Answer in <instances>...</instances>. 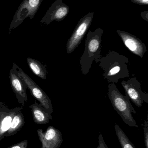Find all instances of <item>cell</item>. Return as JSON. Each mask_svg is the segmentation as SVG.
<instances>
[{
	"label": "cell",
	"instance_id": "cell-4",
	"mask_svg": "<svg viewBox=\"0 0 148 148\" xmlns=\"http://www.w3.org/2000/svg\"><path fill=\"white\" fill-rule=\"evenodd\" d=\"M43 0H23L14 14L9 28V34L21 25L27 18L33 19Z\"/></svg>",
	"mask_w": 148,
	"mask_h": 148
},
{
	"label": "cell",
	"instance_id": "cell-16",
	"mask_svg": "<svg viewBox=\"0 0 148 148\" xmlns=\"http://www.w3.org/2000/svg\"><path fill=\"white\" fill-rule=\"evenodd\" d=\"M115 130L122 148H136L134 145L130 141L124 131L118 124H116L115 125Z\"/></svg>",
	"mask_w": 148,
	"mask_h": 148
},
{
	"label": "cell",
	"instance_id": "cell-15",
	"mask_svg": "<svg viewBox=\"0 0 148 148\" xmlns=\"http://www.w3.org/2000/svg\"><path fill=\"white\" fill-rule=\"evenodd\" d=\"M24 122V118L22 113L21 112H17L13 117L10 127L5 134L7 136L14 135L22 127Z\"/></svg>",
	"mask_w": 148,
	"mask_h": 148
},
{
	"label": "cell",
	"instance_id": "cell-9",
	"mask_svg": "<svg viewBox=\"0 0 148 148\" xmlns=\"http://www.w3.org/2000/svg\"><path fill=\"white\" fill-rule=\"evenodd\" d=\"M70 8L63 0H56L50 7L41 21V23L49 25L53 21H63L68 14Z\"/></svg>",
	"mask_w": 148,
	"mask_h": 148
},
{
	"label": "cell",
	"instance_id": "cell-21",
	"mask_svg": "<svg viewBox=\"0 0 148 148\" xmlns=\"http://www.w3.org/2000/svg\"><path fill=\"white\" fill-rule=\"evenodd\" d=\"M141 16L143 20H145L148 22V11H143L141 13Z\"/></svg>",
	"mask_w": 148,
	"mask_h": 148
},
{
	"label": "cell",
	"instance_id": "cell-18",
	"mask_svg": "<svg viewBox=\"0 0 148 148\" xmlns=\"http://www.w3.org/2000/svg\"><path fill=\"white\" fill-rule=\"evenodd\" d=\"M28 141L27 140H25L8 148H27L28 147Z\"/></svg>",
	"mask_w": 148,
	"mask_h": 148
},
{
	"label": "cell",
	"instance_id": "cell-20",
	"mask_svg": "<svg viewBox=\"0 0 148 148\" xmlns=\"http://www.w3.org/2000/svg\"><path fill=\"white\" fill-rule=\"evenodd\" d=\"M131 2L140 5H147L148 0H131Z\"/></svg>",
	"mask_w": 148,
	"mask_h": 148
},
{
	"label": "cell",
	"instance_id": "cell-1",
	"mask_svg": "<svg viewBox=\"0 0 148 148\" xmlns=\"http://www.w3.org/2000/svg\"><path fill=\"white\" fill-rule=\"evenodd\" d=\"M129 61L127 57L114 51H110L104 57H101L99 67L104 71L103 78L111 83H117L119 80L129 76Z\"/></svg>",
	"mask_w": 148,
	"mask_h": 148
},
{
	"label": "cell",
	"instance_id": "cell-6",
	"mask_svg": "<svg viewBox=\"0 0 148 148\" xmlns=\"http://www.w3.org/2000/svg\"><path fill=\"white\" fill-rule=\"evenodd\" d=\"M94 12L89 13L82 17L76 26L74 32L67 43V52L73 53L81 42L92 23Z\"/></svg>",
	"mask_w": 148,
	"mask_h": 148
},
{
	"label": "cell",
	"instance_id": "cell-12",
	"mask_svg": "<svg viewBox=\"0 0 148 148\" xmlns=\"http://www.w3.org/2000/svg\"><path fill=\"white\" fill-rule=\"evenodd\" d=\"M33 115V120L35 123L37 124H45L52 120L51 114L48 112L40 104L35 102L29 106Z\"/></svg>",
	"mask_w": 148,
	"mask_h": 148
},
{
	"label": "cell",
	"instance_id": "cell-2",
	"mask_svg": "<svg viewBox=\"0 0 148 148\" xmlns=\"http://www.w3.org/2000/svg\"><path fill=\"white\" fill-rule=\"evenodd\" d=\"M103 29L98 28L92 32L89 30L85 41L84 52L80 58L81 71L83 75L88 73L95 61L99 63L101 58V44Z\"/></svg>",
	"mask_w": 148,
	"mask_h": 148
},
{
	"label": "cell",
	"instance_id": "cell-10",
	"mask_svg": "<svg viewBox=\"0 0 148 148\" xmlns=\"http://www.w3.org/2000/svg\"><path fill=\"white\" fill-rule=\"evenodd\" d=\"M17 66V64L15 62H13L12 68L10 70L9 79L10 85L18 102L23 106H24L28 100L26 93L27 87L18 75Z\"/></svg>",
	"mask_w": 148,
	"mask_h": 148
},
{
	"label": "cell",
	"instance_id": "cell-11",
	"mask_svg": "<svg viewBox=\"0 0 148 148\" xmlns=\"http://www.w3.org/2000/svg\"><path fill=\"white\" fill-rule=\"evenodd\" d=\"M117 34L126 47L134 54L142 58L147 52L146 45L135 36L128 32L117 30Z\"/></svg>",
	"mask_w": 148,
	"mask_h": 148
},
{
	"label": "cell",
	"instance_id": "cell-13",
	"mask_svg": "<svg viewBox=\"0 0 148 148\" xmlns=\"http://www.w3.org/2000/svg\"><path fill=\"white\" fill-rule=\"evenodd\" d=\"M21 108H17L8 112L0 113V138L8 130L14 116Z\"/></svg>",
	"mask_w": 148,
	"mask_h": 148
},
{
	"label": "cell",
	"instance_id": "cell-17",
	"mask_svg": "<svg viewBox=\"0 0 148 148\" xmlns=\"http://www.w3.org/2000/svg\"><path fill=\"white\" fill-rule=\"evenodd\" d=\"M143 125H144L143 130H144L145 147H146V148H148V124L147 121L145 122Z\"/></svg>",
	"mask_w": 148,
	"mask_h": 148
},
{
	"label": "cell",
	"instance_id": "cell-8",
	"mask_svg": "<svg viewBox=\"0 0 148 148\" xmlns=\"http://www.w3.org/2000/svg\"><path fill=\"white\" fill-rule=\"evenodd\" d=\"M37 134L41 148H59L63 141L61 132L53 126L48 127L45 132L39 129Z\"/></svg>",
	"mask_w": 148,
	"mask_h": 148
},
{
	"label": "cell",
	"instance_id": "cell-7",
	"mask_svg": "<svg viewBox=\"0 0 148 148\" xmlns=\"http://www.w3.org/2000/svg\"><path fill=\"white\" fill-rule=\"evenodd\" d=\"M126 95L138 108L142 106L144 102L148 103V94L141 90V83L136 77H133L127 81L122 82Z\"/></svg>",
	"mask_w": 148,
	"mask_h": 148
},
{
	"label": "cell",
	"instance_id": "cell-5",
	"mask_svg": "<svg viewBox=\"0 0 148 148\" xmlns=\"http://www.w3.org/2000/svg\"><path fill=\"white\" fill-rule=\"evenodd\" d=\"M17 73L18 75L22 80L27 88L29 90L34 98L40 103V104L46 110L51 114L53 112V106L51 100L47 95L18 66Z\"/></svg>",
	"mask_w": 148,
	"mask_h": 148
},
{
	"label": "cell",
	"instance_id": "cell-19",
	"mask_svg": "<svg viewBox=\"0 0 148 148\" xmlns=\"http://www.w3.org/2000/svg\"><path fill=\"white\" fill-rule=\"evenodd\" d=\"M98 139H99V141H98L99 145L96 148H109L106 143H105L103 136L101 133H100V135H99Z\"/></svg>",
	"mask_w": 148,
	"mask_h": 148
},
{
	"label": "cell",
	"instance_id": "cell-3",
	"mask_svg": "<svg viewBox=\"0 0 148 148\" xmlns=\"http://www.w3.org/2000/svg\"><path fill=\"white\" fill-rule=\"evenodd\" d=\"M108 95L114 109L119 114L123 121L127 125L133 127H139L132 114L136 112L130 102V99L127 95L120 93L114 83L108 86Z\"/></svg>",
	"mask_w": 148,
	"mask_h": 148
},
{
	"label": "cell",
	"instance_id": "cell-14",
	"mask_svg": "<svg viewBox=\"0 0 148 148\" xmlns=\"http://www.w3.org/2000/svg\"><path fill=\"white\" fill-rule=\"evenodd\" d=\"M27 61L29 67L36 75L43 80L47 79V69L40 61L30 57L27 58Z\"/></svg>",
	"mask_w": 148,
	"mask_h": 148
}]
</instances>
